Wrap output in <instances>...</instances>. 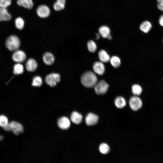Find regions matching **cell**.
Here are the masks:
<instances>
[{
  "mask_svg": "<svg viewBox=\"0 0 163 163\" xmlns=\"http://www.w3.org/2000/svg\"><path fill=\"white\" fill-rule=\"evenodd\" d=\"M152 27L151 23L148 21L143 22L140 26V30L145 33H148Z\"/></svg>",
  "mask_w": 163,
  "mask_h": 163,
  "instance_id": "20",
  "label": "cell"
},
{
  "mask_svg": "<svg viewBox=\"0 0 163 163\" xmlns=\"http://www.w3.org/2000/svg\"><path fill=\"white\" fill-rule=\"evenodd\" d=\"M17 3L18 5L28 9H31L34 5L32 0H17Z\"/></svg>",
  "mask_w": 163,
  "mask_h": 163,
  "instance_id": "15",
  "label": "cell"
},
{
  "mask_svg": "<svg viewBox=\"0 0 163 163\" xmlns=\"http://www.w3.org/2000/svg\"><path fill=\"white\" fill-rule=\"evenodd\" d=\"M129 104L132 110L137 111L142 107V102L139 98L137 96H134L130 97L129 100Z\"/></svg>",
  "mask_w": 163,
  "mask_h": 163,
  "instance_id": "5",
  "label": "cell"
},
{
  "mask_svg": "<svg viewBox=\"0 0 163 163\" xmlns=\"http://www.w3.org/2000/svg\"><path fill=\"white\" fill-rule=\"evenodd\" d=\"M42 83L41 77L39 76H36L33 79L32 85L35 87H38L41 85Z\"/></svg>",
  "mask_w": 163,
  "mask_h": 163,
  "instance_id": "27",
  "label": "cell"
},
{
  "mask_svg": "<svg viewBox=\"0 0 163 163\" xmlns=\"http://www.w3.org/2000/svg\"><path fill=\"white\" fill-rule=\"evenodd\" d=\"M99 58L101 62H108L110 60V57L107 52L104 50H101L98 52Z\"/></svg>",
  "mask_w": 163,
  "mask_h": 163,
  "instance_id": "18",
  "label": "cell"
},
{
  "mask_svg": "<svg viewBox=\"0 0 163 163\" xmlns=\"http://www.w3.org/2000/svg\"><path fill=\"white\" fill-rule=\"evenodd\" d=\"M11 18V15L7 8L0 7V22L9 21Z\"/></svg>",
  "mask_w": 163,
  "mask_h": 163,
  "instance_id": "12",
  "label": "cell"
},
{
  "mask_svg": "<svg viewBox=\"0 0 163 163\" xmlns=\"http://www.w3.org/2000/svg\"><path fill=\"white\" fill-rule=\"evenodd\" d=\"M8 120L7 117L4 115H0V126L3 127L8 123Z\"/></svg>",
  "mask_w": 163,
  "mask_h": 163,
  "instance_id": "29",
  "label": "cell"
},
{
  "mask_svg": "<svg viewBox=\"0 0 163 163\" xmlns=\"http://www.w3.org/2000/svg\"><path fill=\"white\" fill-rule=\"evenodd\" d=\"M26 54L24 51L18 50L15 51L12 56V58L13 61L19 63L24 61L26 59Z\"/></svg>",
  "mask_w": 163,
  "mask_h": 163,
  "instance_id": "7",
  "label": "cell"
},
{
  "mask_svg": "<svg viewBox=\"0 0 163 163\" xmlns=\"http://www.w3.org/2000/svg\"><path fill=\"white\" fill-rule=\"evenodd\" d=\"M59 127L62 129H66L70 126V122L69 119L66 117H62L59 118L58 121Z\"/></svg>",
  "mask_w": 163,
  "mask_h": 163,
  "instance_id": "10",
  "label": "cell"
},
{
  "mask_svg": "<svg viewBox=\"0 0 163 163\" xmlns=\"http://www.w3.org/2000/svg\"><path fill=\"white\" fill-rule=\"evenodd\" d=\"M43 60L45 64L50 65L54 62L55 59L53 55L49 52L45 53L43 56Z\"/></svg>",
  "mask_w": 163,
  "mask_h": 163,
  "instance_id": "14",
  "label": "cell"
},
{
  "mask_svg": "<svg viewBox=\"0 0 163 163\" xmlns=\"http://www.w3.org/2000/svg\"><path fill=\"white\" fill-rule=\"evenodd\" d=\"M99 36H100V34H96V38H97V39H99Z\"/></svg>",
  "mask_w": 163,
  "mask_h": 163,
  "instance_id": "35",
  "label": "cell"
},
{
  "mask_svg": "<svg viewBox=\"0 0 163 163\" xmlns=\"http://www.w3.org/2000/svg\"><path fill=\"white\" fill-rule=\"evenodd\" d=\"M3 136L2 135H0V141L3 139Z\"/></svg>",
  "mask_w": 163,
  "mask_h": 163,
  "instance_id": "34",
  "label": "cell"
},
{
  "mask_svg": "<svg viewBox=\"0 0 163 163\" xmlns=\"http://www.w3.org/2000/svg\"><path fill=\"white\" fill-rule=\"evenodd\" d=\"M157 7L160 10L163 11V0H157Z\"/></svg>",
  "mask_w": 163,
  "mask_h": 163,
  "instance_id": "32",
  "label": "cell"
},
{
  "mask_svg": "<svg viewBox=\"0 0 163 163\" xmlns=\"http://www.w3.org/2000/svg\"><path fill=\"white\" fill-rule=\"evenodd\" d=\"M3 128L4 130L7 132H11L12 131L11 126L10 123H8Z\"/></svg>",
  "mask_w": 163,
  "mask_h": 163,
  "instance_id": "31",
  "label": "cell"
},
{
  "mask_svg": "<svg viewBox=\"0 0 163 163\" xmlns=\"http://www.w3.org/2000/svg\"><path fill=\"white\" fill-rule=\"evenodd\" d=\"M99 34L104 38H107L110 35V29L107 26L103 25L100 27L98 30Z\"/></svg>",
  "mask_w": 163,
  "mask_h": 163,
  "instance_id": "17",
  "label": "cell"
},
{
  "mask_svg": "<svg viewBox=\"0 0 163 163\" xmlns=\"http://www.w3.org/2000/svg\"><path fill=\"white\" fill-rule=\"evenodd\" d=\"M11 124L12 131L16 135H18L20 133L24 132V128L23 125L20 123L13 121L10 122Z\"/></svg>",
  "mask_w": 163,
  "mask_h": 163,
  "instance_id": "9",
  "label": "cell"
},
{
  "mask_svg": "<svg viewBox=\"0 0 163 163\" xmlns=\"http://www.w3.org/2000/svg\"><path fill=\"white\" fill-rule=\"evenodd\" d=\"M24 71L23 65L19 63H17L14 65L13 67V72L16 75L22 74Z\"/></svg>",
  "mask_w": 163,
  "mask_h": 163,
  "instance_id": "22",
  "label": "cell"
},
{
  "mask_svg": "<svg viewBox=\"0 0 163 163\" xmlns=\"http://www.w3.org/2000/svg\"><path fill=\"white\" fill-rule=\"evenodd\" d=\"M37 13L38 15L41 18L47 17L50 14L49 8L45 5H41L37 8Z\"/></svg>",
  "mask_w": 163,
  "mask_h": 163,
  "instance_id": "6",
  "label": "cell"
},
{
  "mask_svg": "<svg viewBox=\"0 0 163 163\" xmlns=\"http://www.w3.org/2000/svg\"><path fill=\"white\" fill-rule=\"evenodd\" d=\"M93 68L94 72L99 75H102L104 72L105 66L101 62L97 61L94 62L93 65Z\"/></svg>",
  "mask_w": 163,
  "mask_h": 163,
  "instance_id": "11",
  "label": "cell"
},
{
  "mask_svg": "<svg viewBox=\"0 0 163 163\" xmlns=\"http://www.w3.org/2000/svg\"><path fill=\"white\" fill-rule=\"evenodd\" d=\"M65 3L66 0H56L53 5V8L56 11L62 10L65 7Z\"/></svg>",
  "mask_w": 163,
  "mask_h": 163,
  "instance_id": "21",
  "label": "cell"
},
{
  "mask_svg": "<svg viewBox=\"0 0 163 163\" xmlns=\"http://www.w3.org/2000/svg\"><path fill=\"white\" fill-rule=\"evenodd\" d=\"M100 152L102 154H106L109 153L110 151V147L106 143L101 144L99 147Z\"/></svg>",
  "mask_w": 163,
  "mask_h": 163,
  "instance_id": "26",
  "label": "cell"
},
{
  "mask_svg": "<svg viewBox=\"0 0 163 163\" xmlns=\"http://www.w3.org/2000/svg\"><path fill=\"white\" fill-rule=\"evenodd\" d=\"M116 106L119 108H123L126 105V102L125 99L121 96L117 97L114 101Z\"/></svg>",
  "mask_w": 163,
  "mask_h": 163,
  "instance_id": "19",
  "label": "cell"
},
{
  "mask_svg": "<svg viewBox=\"0 0 163 163\" xmlns=\"http://www.w3.org/2000/svg\"><path fill=\"white\" fill-rule=\"evenodd\" d=\"M82 84L87 88L94 86L97 83V78L95 74L91 71H88L84 73L81 77Z\"/></svg>",
  "mask_w": 163,
  "mask_h": 163,
  "instance_id": "1",
  "label": "cell"
},
{
  "mask_svg": "<svg viewBox=\"0 0 163 163\" xmlns=\"http://www.w3.org/2000/svg\"><path fill=\"white\" fill-rule=\"evenodd\" d=\"M26 69L29 72H34L37 69V65L36 61L33 59H29L25 64Z\"/></svg>",
  "mask_w": 163,
  "mask_h": 163,
  "instance_id": "13",
  "label": "cell"
},
{
  "mask_svg": "<svg viewBox=\"0 0 163 163\" xmlns=\"http://www.w3.org/2000/svg\"><path fill=\"white\" fill-rule=\"evenodd\" d=\"M60 80V75L56 73L50 74L47 75L45 78L46 82L51 87L55 86Z\"/></svg>",
  "mask_w": 163,
  "mask_h": 163,
  "instance_id": "3",
  "label": "cell"
},
{
  "mask_svg": "<svg viewBox=\"0 0 163 163\" xmlns=\"http://www.w3.org/2000/svg\"><path fill=\"white\" fill-rule=\"evenodd\" d=\"M15 25L17 28L20 30H22L24 27V21L22 18L18 17L15 20Z\"/></svg>",
  "mask_w": 163,
  "mask_h": 163,
  "instance_id": "23",
  "label": "cell"
},
{
  "mask_svg": "<svg viewBox=\"0 0 163 163\" xmlns=\"http://www.w3.org/2000/svg\"><path fill=\"white\" fill-rule=\"evenodd\" d=\"M133 93L135 95H139L141 94L142 89L140 86L138 84L133 85L132 87Z\"/></svg>",
  "mask_w": 163,
  "mask_h": 163,
  "instance_id": "25",
  "label": "cell"
},
{
  "mask_svg": "<svg viewBox=\"0 0 163 163\" xmlns=\"http://www.w3.org/2000/svg\"><path fill=\"white\" fill-rule=\"evenodd\" d=\"M87 46L88 50L92 53L94 52L97 49L96 43L92 40H90L88 42Z\"/></svg>",
  "mask_w": 163,
  "mask_h": 163,
  "instance_id": "28",
  "label": "cell"
},
{
  "mask_svg": "<svg viewBox=\"0 0 163 163\" xmlns=\"http://www.w3.org/2000/svg\"><path fill=\"white\" fill-rule=\"evenodd\" d=\"M12 0H0V7L7 8L11 4Z\"/></svg>",
  "mask_w": 163,
  "mask_h": 163,
  "instance_id": "30",
  "label": "cell"
},
{
  "mask_svg": "<svg viewBox=\"0 0 163 163\" xmlns=\"http://www.w3.org/2000/svg\"><path fill=\"white\" fill-rule=\"evenodd\" d=\"M110 61L111 65L115 68L119 67L121 64L120 59L116 56H112L110 59Z\"/></svg>",
  "mask_w": 163,
  "mask_h": 163,
  "instance_id": "24",
  "label": "cell"
},
{
  "mask_svg": "<svg viewBox=\"0 0 163 163\" xmlns=\"http://www.w3.org/2000/svg\"><path fill=\"white\" fill-rule=\"evenodd\" d=\"M94 90L96 93L98 95H103L107 91L108 85L104 80H100L94 86Z\"/></svg>",
  "mask_w": 163,
  "mask_h": 163,
  "instance_id": "4",
  "label": "cell"
},
{
  "mask_svg": "<svg viewBox=\"0 0 163 163\" xmlns=\"http://www.w3.org/2000/svg\"><path fill=\"white\" fill-rule=\"evenodd\" d=\"M98 119V117L97 115L92 113H89L86 117L85 123L88 126H93L97 123Z\"/></svg>",
  "mask_w": 163,
  "mask_h": 163,
  "instance_id": "8",
  "label": "cell"
},
{
  "mask_svg": "<svg viewBox=\"0 0 163 163\" xmlns=\"http://www.w3.org/2000/svg\"><path fill=\"white\" fill-rule=\"evenodd\" d=\"M159 21L160 24L163 27V15L160 17Z\"/></svg>",
  "mask_w": 163,
  "mask_h": 163,
  "instance_id": "33",
  "label": "cell"
},
{
  "mask_svg": "<svg viewBox=\"0 0 163 163\" xmlns=\"http://www.w3.org/2000/svg\"><path fill=\"white\" fill-rule=\"evenodd\" d=\"M21 42L18 37L15 35H11L7 39L5 45L8 50L15 51L18 50L20 46Z\"/></svg>",
  "mask_w": 163,
  "mask_h": 163,
  "instance_id": "2",
  "label": "cell"
},
{
  "mask_svg": "<svg viewBox=\"0 0 163 163\" xmlns=\"http://www.w3.org/2000/svg\"><path fill=\"white\" fill-rule=\"evenodd\" d=\"M71 119L72 122L76 124L81 123L82 120V115L76 111L72 112L71 116Z\"/></svg>",
  "mask_w": 163,
  "mask_h": 163,
  "instance_id": "16",
  "label": "cell"
}]
</instances>
